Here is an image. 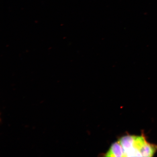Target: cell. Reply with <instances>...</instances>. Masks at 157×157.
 <instances>
[{
  "mask_svg": "<svg viewBox=\"0 0 157 157\" xmlns=\"http://www.w3.org/2000/svg\"><path fill=\"white\" fill-rule=\"evenodd\" d=\"M136 136L127 135L121 137L118 140L124 150L125 157H132Z\"/></svg>",
  "mask_w": 157,
  "mask_h": 157,
  "instance_id": "6da1fadb",
  "label": "cell"
},
{
  "mask_svg": "<svg viewBox=\"0 0 157 157\" xmlns=\"http://www.w3.org/2000/svg\"><path fill=\"white\" fill-rule=\"evenodd\" d=\"M106 157H125L124 150L118 141L112 144L108 152L105 155Z\"/></svg>",
  "mask_w": 157,
  "mask_h": 157,
  "instance_id": "7a4b0ae2",
  "label": "cell"
},
{
  "mask_svg": "<svg viewBox=\"0 0 157 157\" xmlns=\"http://www.w3.org/2000/svg\"><path fill=\"white\" fill-rule=\"evenodd\" d=\"M157 151V145L148 142L141 149L140 153L143 157H152Z\"/></svg>",
  "mask_w": 157,
  "mask_h": 157,
  "instance_id": "3957f363",
  "label": "cell"
}]
</instances>
